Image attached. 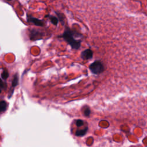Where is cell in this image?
Wrapping results in <instances>:
<instances>
[{"instance_id": "5b68a950", "label": "cell", "mask_w": 147, "mask_h": 147, "mask_svg": "<svg viewBox=\"0 0 147 147\" xmlns=\"http://www.w3.org/2000/svg\"><path fill=\"white\" fill-rule=\"evenodd\" d=\"M41 34L42 33L36 30V29H33L32 30H31V32L30 34V40H38L42 37Z\"/></svg>"}, {"instance_id": "6da1fadb", "label": "cell", "mask_w": 147, "mask_h": 147, "mask_svg": "<svg viewBox=\"0 0 147 147\" xmlns=\"http://www.w3.org/2000/svg\"><path fill=\"white\" fill-rule=\"evenodd\" d=\"M76 34H76L75 32L71 30L69 28H66L60 37L63 38L72 48L74 49H78L81 46L82 41L80 40H77L75 38V37L78 36Z\"/></svg>"}, {"instance_id": "8fae6325", "label": "cell", "mask_w": 147, "mask_h": 147, "mask_svg": "<svg viewBox=\"0 0 147 147\" xmlns=\"http://www.w3.org/2000/svg\"><path fill=\"white\" fill-rule=\"evenodd\" d=\"M76 125L78 127H80L83 125V121L81 119H78L76 122Z\"/></svg>"}, {"instance_id": "30bf717a", "label": "cell", "mask_w": 147, "mask_h": 147, "mask_svg": "<svg viewBox=\"0 0 147 147\" xmlns=\"http://www.w3.org/2000/svg\"><path fill=\"white\" fill-rule=\"evenodd\" d=\"M9 77V72L6 70L4 69L1 73V78L3 80H6Z\"/></svg>"}, {"instance_id": "7c38bea8", "label": "cell", "mask_w": 147, "mask_h": 147, "mask_svg": "<svg viewBox=\"0 0 147 147\" xmlns=\"http://www.w3.org/2000/svg\"><path fill=\"white\" fill-rule=\"evenodd\" d=\"M84 114L86 115V116H88L90 114V110L88 107H86L84 110Z\"/></svg>"}, {"instance_id": "52a82bcc", "label": "cell", "mask_w": 147, "mask_h": 147, "mask_svg": "<svg viewBox=\"0 0 147 147\" xmlns=\"http://www.w3.org/2000/svg\"><path fill=\"white\" fill-rule=\"evenodd\" d=\"M18 83V77L17 74H16L14 76H13V79L12 80V82H11V87L13 88H14Z\"/></svg>"}, {"instance_id": "3957f363", "label": "cell", "mask_w": 147, "mask_h": 147, "mask_svg": "<svg viewBox=\"0 0 147 147\" xmlns=\"http://www.w3.org/2000/svg\"><path fill=\"white\" fill-rule=\"evenodd\" d=\"M27 20H28V22H30L36 26H43L44 25V22L42 20H40L37 18L33 17L31 16H29V15L27 16Z\"/></svg>"}, {"instance_id": "ba28073f", "label": "cell", "mask_w": 147, "mask_h": 147, "mask_svg": "<svg viewBox=\"0 0 147 147\" xmlns=\"http://www.w3.org/2000/svg\"><path fill=\"white\" fill-rule=\"evenodd\" d=\"M87 127H86L84 129H80V130H78L76 131V135L78 136H82L83 135H84L86 133V131H87Z\"/></svg>"}, {"instance_id": "8992f818", "label": "cell", "mask_w": 147, "mask_h": 147, "mask_svg": "<svg viewBox=\"0 0 147 147\" xmlns=\"http://www.w3.org/2000/svg\"><path fill=\"white\" fill-rule=\"evenodd\" d=\"M46 17H48L50 20L52 24H53L54 25H57L58 24L59 22V19L54 16H51V15H47L45 16Z\"/></svg>"}, {"instance_id": "7a4b0ae2", "label": "cell", "mask_w": 147, "mask_h": 147, "mask_svg": "<svg viewBox=\"0 0 147 147\" xmlns=\"http://www.w3.org/2000/svg\"><path fill=\"white\" fill-rule=\"evenodd\" d=\"M91 72L95 75H99L105 71V66L103 63L100 60H95L89 66Z\"/></svg>"}, {"instance_id": "9c48e42d", "label": "cell", "mask_w": 147, "mask_h": 147, "mask_svg": "<svg viewBox=\"0 0 147 147\" xmlns=\"http://www.w3.org/2000/svg\"><path fill=\"white\" fill-rule=\"evenodd\" d=\"M6 107H7L6 102L4 100H2L0 103V110H1V112H3V111H5Z\"/></svg>"}, {"instance_id": "4fadbf2b", "label": "cell", "mask_w": 147, "mask_h": 147, "mask_svg": "<svg viewBox=\"0 0 147 147\" xmlns=\"http://www.w3.org/2000/svg\"><path fill=\"white\" fill-rule=\"evenodd\" d=\"M7 1H11V0H7Z\"/></svg>"}, {"instance_id": "277c9868", "label": "cell", "mask_w": 147, "mask_h": 147, "mask_svg": "<svg viewBox=\"0 0 147 147\" xmlns=\"http://www.w3.org/2000/svg\"><path fill=\"white\" fill-rule=\"evenodd\" d=\"M80 57L83 60L91 59L93 57V52L90 49H85L81 53Z\"/></svg>"}]
</instances>
